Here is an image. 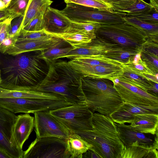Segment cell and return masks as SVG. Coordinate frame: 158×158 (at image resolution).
Here are the masks:
<instances>
[{
	"label": "cell",
	"mask_w": 158,
	"mask_h": 158,
	"mask_svg": "<svg viewBox=\"0 0 158 158\" xmlns=\"http://www.w3.org/2000/svg\"><path fill=\"white\" fill-rule=\"evenodd\" d=\"M42 50L6 56L0 61V87L12 90H35L47 75L49 62L40 56Z\"/></svg>",
	"instance_id": "obj_1"
},
{
	"label": "cell",
	"mask_w": 158,
	"mask_h": 158,
	"mask_svg": "<svg viewBox=\"0 0 158 158\" xmlns=\"http://www.w3.org/2000/svg\"><path fill=\"white\" fill-rule=\"evenodd\" d=\"M81 77L67 61L49 62L47 75L35 90L58 94L72 104L85 103Z\"/></svg>",
	"instance_id": "obj_2"
},
{
	"label": "cell",
	"mask_w": 158,
	"mask_h": 158,
	"mask_svg": "<svg viewBox=\"0 0 158 158\" xmlns=\"http://www.w3.org/2000/svg\"><path fill=\"white\" fill-rule=\"evenodd\" d=\"M93 130L75 133L91 144L99 158H119L124 148L115 123L109 116L93 113Z\"/></svg>",
	"instance_id": "obj_3"
},
{
	"label": "cell",
	"mask_w": 158,
	"mask_h": 158,
	"mask_svg": "<svg viewBox=\"0 0 158 158\" xmlns=\"http://www.w3.org/2000/svg\"><path fill=\"white\" fill-rule=\"evenodd\" d=\"M81 81L85 103L93 113L109 116L124 102L110 80L82 77Z\"/></svg>",
	"instance_id": "obj_4"
},
{
	"label": "cell",
	"mask_w": 158,
	"mask_h": 158,
	"mask_svg": "<svg viewBox=\"0 0 158 158\" xmlns=\"http://www.w3.org/2000/svg\"><path fill=\"white\" fill-rule=\"evenodd\" d=\"M95 33L96 37L112 43L127 48L141 50L148 39L143 32L125 22L101 24Z\"/></svg>",
	"instance_id": "obj_5"
},
{
	"label": "cell",
	"mask_w": 158,
	"mask_h": 158,
	"mask_svg": "<svg viewBox=\"0 0 158 158\" xmlns=\"http://www.w3.org/2000/svg\"><path fill=\"white\" fill-rule=\"evenodd\" d=\"M70 132L93 130V113L85 103L73 104L49 111Z\"/></svg>",
	"instance_id": "obj_6"
},
{
	"label": "cell",
	"mask_w": 158,
	"mask_h": 158,
	"mask_svg": "<svg viewBox=\"0 0 158 158\" xmlns=\"http://www.w3.org/2000/svg\"><path fill=\"white\" fill-rule=\"evenodd\" d=\"M65 100L28 98H0V107L16 114H34L69 106Z\"/></svg>",
	"instance_id": "obj_7"
},
{
	"label": "cell",
	"mask_w": 158,
	"mask_h": 158,
	"mask_svg": "<svg viewBox=\"0 0 158 158\" xmlns=\"http://www.w3.org/2000/svg\"><path fill=\"white\" fill-rule=\"evenodd\" d=\"M66 140L54 137L37 138L24 151L23 158H70Z\"/></svg>",
	"instance_id": "obj_8"
},
{
	"label": "cell",
	"mask_w": 158,
	"mask_h": 158,
	"mask_svg": "<svg viewBox=\"0 0 158 158\" xmlns=\"http://www.w3.org/2000/svg\"><path fill=\"white\" fill-rule=\"evenodd\" d=\"M17 116L0 107V149L10 158H23L24 151L14 137L13 127Z\"/></svg>",
	"instance_id": "obj_9"
},
{
	"label": "cell",
	"mask_w": 158,
	"mask_h": 158,
	"mask_svg": "<svg viewBox=\"0 0 158 158\" xmlns=\"http://www.w3.org/2000/svg\"><path fill=\"white\" fill-rule=\"evenodd\" d=\"M88 56L101 55L124 63L141 50L126 47L96 37L87 44Z\"/></svg>",
	"instance_id": "obj_10"
},
{
	"label": "cell",
	"mask_w": 158,
	"mask_h": 158,
	"mask_svg": "<svg viewBox=\"0 0 158 158\" xmlns=\"http://www.w3.org/2000/svg\"><path fill=\"white\" fill-rule=\"evenodd\" d=\"M34 114L36 138L54 137L65 140L67 139L69 131L49 111L36 112Z\"/></svg>",
	"instance_id": "obj_11"
},
{
	"label": "cell",
	"mask_w": 158,
	"mask_h": 158,
	"mask_svg": "<svg viewBox=\"0 0 158 158\" xmlns=\"http://www.w3.org/2000/svg\"><path fill=\"white\" fill-rule=\"evenodd\" d=\"M113 84L124 102L142 107L158 108V95L120 80Z\"/></svg>",
	"instance_id": "obj_12"
},
{
	"label": "cell",
	"mask_w": 158,
	"mask_h": 158,
	"mask_svg": "<svg viewBox=\"0 0 158 158\" xmlns=\"http://www.w3.org/2000/svg\"><path fill=\"white\" fill-rule=\"evenodd\" d=\"M68 65L81 77L105 79L112 82L123 73V68L100 65H82L67 62Z\"/></svg>",
	"instance_id": "obj_13"
},
{
	"label": "cell",
	"mask_w": 158,
	"mask_h": 158,
	"mask_svg": "<svg viewBox=\"0 0 158 158\" xmlns=\"http://www.w3.org/2000/svg\"><path fill=\"white\" fill-rule=\"evenodd\" d=\"M118 137L124 146L129 147L136 141L141 143L158 147V132L155 135L143 133L134 130L130 125L115 123Z\"/></svg>",
	"instance_id": "obj_14"
},
{
	"label": "cell",
	"mask_w": 158,
	"mask_h": 158,
	"mask_svg": "<svg viewBox=\"0 0 158 158\" xmlns=\"http://www.w3.org/2000/svg\"><path fill=\"white\" fill-rule=\"evenodd\" d=\"M143 114H158V108L144 107L124 102L109 116L115 123H131L136 116Z\"/></svg>",
	"instance_id": "obj_15"
},
{
	"label": "cell",
	"mask_w": 158,
	"mask_h": 158,
	"mask_svg": "<svg viewBox=\"0 0 158 158\" xmlns=\"http://www.w3.org/2000/svg\"><path fill=\"white\" fill-rule=\"evenodd\" d=\"M44 30L49 34L64 32L69 27L70 20L57 9L49 7L43 15Z\"/></svg>",
	"instance_id": "obj_16"
},
{
	"label": "cell",
	"mask_w": 158,
	"mask_h": 158,
	"mask_svg": "<svg viewBox=\"0 0 158 158\" xmlns=\"http://www.w3.org/2000/svg\"><path fill=\"white\" fill-rule=\"evenodd\" d=\"M60 39V38L50 35L41 39L18 42L5 54L15 55L29 51L44 50L54 45Z\"/></svg>",
	"instance_id": "obj_17"
},
{
	"label": "cell",
	"mask_w": 158,
	"mask_h": 158,
	"mask_svg": "<svg viewBox=\"0 0 158 158\" xmlns=\"http://www.w3.org/2000/svg\"><path fill=\"white\" fill-rule=\"evenodd\" d=\"M34 127V117L29 114L17 116L14 123L13 132L19 147L23 149L24 143L28 138Z\"/></svg>",
	"instance_id": "obj_18"
},
{
	"label": "cell",
	"mask_w": 158,
	"mask_h": 158,
	"mask_svg": "<svg viewBox=\"0 0 158 158\" xmlns=\"http://www.w3.org/2000/svg\"><path fill=\"white\" fill-rule=\"evenodd\" d=\"M122 69V74L117 78L119 80L158 95V83L151 81L123 66Z\"/></svg>",
	"instance_id": "obj_19"
},
{
	"label": "cell",
	"mask_w": 158,
	"mask_h": 158,
	"mask_svg": "<svg viewBox=\"0 0 158 158\" xmlns=\"http://www.w3.org/2000/svg\"><path fill=\"white\" fill-rule=\"evenodd\" d=\"M158 147L136 141L130 146H124L119 158H158Z\"/></svg>",
	"instance_id": "obj_20"
},
{
	"label": "cell",
	"mask_w": 158,
	"mask_h": 158,
	"mask_svg": "<svg viewBox=\"0 0 158 158\" xmlns=\"http://www.w3.org/2000/svg\"><path fill=\"white\" fill-rule=\"evenodd\" d=\"M130 125L134 130L140 132L155 135L158 132V114L137 115Z\"/></svg>",
	"instance_id": "obj_21"
},
{
	"label": "cell",
	"mask_w": 158,
	"mask_h": 158,
	"mask_svg": "<svg viewBox=\"0 0 158 158\" xmlns=\"http://www.w3.org/2000/svg\"><path fill=\"white\" fill-rule=\"evenodd\" d=\"M28 98L65 100L58 94L36 90L19 91L12 90L0 87V98Z\"/></svg>",
	"instance_id": "obj_22"
},
{
	"label": "cell",
	"mask_w": 158,
	"mask_h": 158,
	"mask_svg": "<svg viewBox=\"0 0 158 158\" xmlns=\"http://www.w3.org/2000/svg\"><path fill=\"white\" fill-rule=\"evenodd\" d=\"M66 142L70 158H82L83 154L93 147L91 144L74 132H70Z\"/></svg>",
	"instance_id": "obj_23"
},
{
	"label": "cell",
	"mask_w": 158,
	"mask_h": 158,
	"mask_svg": "<svg viewBox=\"0 0 158 158\" xmlns=\"http://www.w3.org/2000/svg\"><path fill=\"white\" fill-rule=\"evenodd\" d=\"M158 42L147 40L142 49L141 58L155 75L158 72Z\"/></svg>",
	"instance_id": "obj_24"
},
{
	"label": "cell",
	"mask_w": 158,
	"mask_h": 158,
	"mask_svg": "<svg viewBox=\"0 0 158 158\" xmlns=\"http://www.w3.org/2000/svg\"><path fill=\"white\" fill-rule=\"evenodd\" d=\"M69 62L82 65H97L123 68L122 62L107 58L103 55H96L72 59Z\"/></svg>",
	"instance_id": "obj_25"
},
{
	"label": "cell",
	"mask_w": 158,
	"mask_h": 158,
	"mask_svg": "<svg viewBox=\"0 0 158 158\" xmlns=\"http://www.w3.org/2000/svg\"><path fill=\"white\" fill-rule=\"evenodd\" d=\"M52 2L51 0H29L21 26V30L34 18L44 15Z\"/></svg>",
	"instance_id": "obj_26"
},
{
	"label": "cell",
	"mask_w": 158,
	"mask_h": 158,
	"mask_svg": "<svg viewBox=\"0 0 158 158\" xmlns=\"http://www.w3.org/2000/svg\"><path fill=\"white\" fill-rule=\"evenodd\" d=\"M74 48V47L67 42L60 38L59 41L52 46L42 50L40 56L48 62H52L60 58Z\"/></svg>",
	"instance_id": "obj_27"
},
{
	"label": "cell",
	"mask_w": 158,
	"mask_h": 158,
	"mask_svg": "<svg viewBox=\"0 0 158 158\" xmlns=\"http://www.w3.org/2000/svg\"><path fill=\"white\" fill-rule=\"evenodd\" d=\"M50 34L63 39L74 48L79 46L91 42L96 37L95 34H90L70 31H66L61 33Z\"/></svg>",
	"instance_id": "obj_28"
},
{
	"label": "cell",
	"mask_w": 158,
	"mask_h": 158,
	"mask_svg": "<svg viewBox=\"0 0 158 158\" xmlns=\"http://www.w3.org/2000/svg\"><path fill=\"white\" fill-rule=\"evenodd\" d=\"M126 23L129 24L143 32L148 39H158V23H152L144 22L136 18L123 16Z\"/></svg>",
	"instance_id": "obj_29"
},
{
	"label": "cell",
	"mask_w": 158,
	"mask_h": 158,
	"mask_svg": "<svg viewBox=\"0 0 158 158\" xmlns=\"http://www.w3.org/2000/svg\"><path fill=\"white\" fill-rule=\"evenodd\" d=\"M141 52L130 58L127 62L123 63V66L147 78L146 77V75H155L142 60L141 58Z\"/></svg>",
	"instance_id": "obj_30"
},
{
	"label": "cell",
	"mask_w": 158,
	"mask_h": 158,
	"mask_svg": "<svg viewBox=\"0 0 158 158\" xmlns=\"http://www.w3.org/2000/svg\"><path fill=\"white\" fill-rule=\"evenodd\" d=\"M70 20V26L65 31H70L95 34V31L101 25L100 23L95 22H77Z\"/></svg>",
	"instance_id": "obj_31"
},
{
	"label": "cell",
	"mask_w": 158,
	"mask_h": 158,
	"mask_svg": "<svg viewBox=\"0 0 158 158\" xmlns=\"http://www.w3.org/2000/svg\"><path fill=\"white\" fill-rule=\"evenodd\" d=\"M120 13L124 16L135 18L144 22L152 23H158V11L155 9L150 11L138 13Z\"/></svg>",
	"instance_id": "obj_32"
},
{
	"label": "cell",
	"mask_w": 158,
	"mask_h": 158,
	"mask_svg": "<svg viewBox=\"0 0 158 158\" xmlns=\"http://www.w3.org/2000/svg\"><path fill=\"white\" fill-rule=\"evenodd\" d=\"M50 35L44 30L38 31H30L22 29L16 36L17 42L43 39Z\"/></svg>",
	"instance_id": "obj_33"
},
{
	"label": "cell",
	"mask_w": 158,
	"mask_h": 158,
	"mask_svg": "<svg viewBox=\"0 0 158 158\" xmlns=\"http://www.w3.org/2000/svg\"><path fill=\"white\" fill-rule=\"evenodd\" d=\"M154 9L150 4L144 0H137L130 7L121 12L126 13L133 14L150 11Z\"/></svg>",
	"instance_id": "obj_34"
},
{
	"label": "cell",
	"mask_w": 158,
	"mask_h": 158,
	"mask_svg": "<svg viewBox=\"0 0 158 158\" xmlns=\"http://www.w3.org/2000/svg\"><path fill=\"white\" fill-rule=\"evenodd\" d=\"M66 3H72L98 9H110V6L97 0H64Z\"/></svg>",
	"instance_id": "obj_35"
},
{
	"label": "cell",
	"mask_w": 158,
	"mask_h": 158,
	"mask_svg": "<svg viewBox=\"0 0 158 158\" xmlns=\"http://www.w3.org/2000/svg\"><path fill=\"white\" fill-rule=\"evenodd\" d=\"M43 15H41L34 18L22 29L30 31H38L44 30Z\"/></svg>",
	"instance_id": "obj_36"
},
{
	"label": "cell",
	"mask_w": 158,
	"mask_h": 158,
	"mask_svg": "<svg viewBox=\"0 0 158 158\" xmlns=\"http://www.w3.org/2000/svg\"><path fill=\"white\" fill-rule=\"evenodd\" d=\"M114 11L121 12L130 7L137 0H107Z\"/></svg>",
	"instance_id": "obj_37"
},
{
	"label": "cell",
	"mask_w": 158,
	"mask_h": 158,
	"mask_svg": "<svg viewBox=\"0 0 158 158\" xmlns=\"http://www.w3.org/2000/svg\"><path fill=\"white\" fill-rule=\"evenodd\" d=\"M29 0H17L7 7L19 16L24 15Z\"/></svg>",
	"instance_id": "obj_38"
},
{
	"label": "cell",
	"mask_w": 158,
	"mask_h": 158,
	"mask_svg": "<svg viewBox=\"0 0 158 158\" xmlns=\"http://www.w3.org/2000/svg\"><path fill=\"white\" fill-rule=\"evenodd\" d=\"M24 16L20 15L12 20L8 36L13 37L18 35L21 30V26L23 19Z\"/></svg>",
	"instance_id": "obj_39"
},
{
	"label": "cell",
	"mask_w": 158,
	"mask_h": 158,
	"mask_svg": "<svg viewBox=\"0 0 158 158\" xmlns=\"http://www.w3.org/2000/svg\"><path fill=\"white\" fill-rule=\"evenodd\" d=\"M16 18L12 17L2 21L0 25V46L9 35L12 20Z\"/></svg>",
	"instance_id": "obj_40"
},
{
	"label": "cell",
	"mask_w": 158,
	"mask_h": 158,
	"mask_svg": "<svg viewBox=\"0 0 158 158\" xmlns=\"http://www.w3.org/2000/svg\"><path fill=\"white\" fill-rule=\"evenodd\" d=\"M17 36H8L2 42L0 46V53L5 54L6 51L13 47L16 44Z\"/></svg>",
	"instance_id": "obj_41"
},
{
	"label": "cell",
	"mask_w": 158,
	"mask_h": 158,
	"mask_svg": "<svg viewBox=\"0 0 158 158\" xmlns=\"http://www.w3.org/2000/svg\"><path fill=\"white\" fill-rule=\"evenodd\" d=\"M19 16L7 8L0 10V21H3L12 17H16Z\"/></svg>",
	"instance_id": "obj_42"
},
{
	"label": "cell",
	"mask_w": 158,
	"mask_h": 158,
	"mask_svg": "<svg viewBox=\"0 0 158 158\" xmlns=\"http://www.w3.org/2000/svg\"><path fill=\"white\" fill-rule=\"evenodd\" d=\"M99 158L95 153L91 149H89L82 155V158Z\"/></svg>",
	"instance_id": "obj_43"
},
{
	"label": "cell",
	"mask_w": 158,
	"mask_h": 158,
	"mask_svg": "<svg viewBox=\"0 0 158 158\" xmlns=\"http://www.w3.org/2000/svg\"><path fill=\"white\" fill-rule=\"evenodd\" d=\"M150 4L157 11H158V0H149Z\"/></svg>",
	"instance_id": "obj_44"
},
{
	"label": "cell",
	"mask_w": 158,
	"mask_h": 158,
	"mask_svg": "<svg viewBox=\"0 0 158 158\" xmlns=\"http://www.w3.org/2000/svg\"><path fill=\"white\" fill-rule=\"evenodd\" d=\"M0 158H10V157L4 152L0 149Z\"/></svg>",
	"instance_id": "obj_45"
},
{
	"label": "cell",
	"mask_w": 158,
	"mask_h": 158,
	"mask_svg": "<svg viewBox=\"0 0 158 158\" xmlns=\"http://www.w3.org/2000/svg\"><path fill=\"white\" fill-rule=\"evenodd\" d=\"M5 3L6 7L7 8L9 5L12 0H1Z\"/></svg>",
	"instance_id": "obj_46"
},
{
	"label": "cell",
	"mask_w": 158,
	"mask_h": 158,
	"mask_svg": "<svg viewBox=\"0 0 158 158\" xmlns=\"http://www.w3.org/2000/svg\"><path fill=\"white\" fill-rule=\"evenodd\" d=\"M6 8L4 3L2 0H0V10Z\"/></svg>",
	"instance_id": "obj_47"
},
{
	"label": "cell",
	"mask_w": 158,
	"mask_h": 158,
	"mask_svg": "<svg viewBox=\"0 0 158 158\" xmlns=\"http://www.w3.org/2000/svg\"><path fill=\"white\" fill-rule=\"evenodd\" d=\"M97 0L98 1H100V2H102L103 3H105L106 4H107V5L110 6L109 4H108V2H107V0Z\"/></svg>",
	"instance_id": "obj_48"
},
{
	"label": "cell",
	"mask_w": 158,
	"mask_h": 158,
	"mask_svg": "<svg viewBox=\"0 0 158 158\" xmlns=\"http://www.w3.org/2000/svg\"><path fill=\"white\" fill-rule=\"evenodd\" d=\"M17 0H12L10 5L12 4L15 3Z\"/></svg>",
	"instance_id": "obj_49"
},
{
	"label": "cell",
	"mask_w": 158,
	"mask_h": 158,
	"mask_svg": "<svg viewBox=\"0 0 158 158\" xmlns=\"http://www.w3.org/2000/svg\"><path fill=\"white\" fill-rule=\"evenodd\" d=\"M2 81V78L1 77V71L0 70V83Z\"/></svg>",
	"instance_id": "obj_50"
},
{
	"label": "cell",
	"mask_w": 158,
	"mask_h": 158,
	"mask_svg": "<svg viewBox=\"0 0 158 158\" xmlns=\"http://www.w3.org/2000/svg\"><path fill=\"white\" fill-rule=\"evenodd\" d=\"M4 21V20H3ZM3 21H0V24H1V23Z\"/></svg>",
	"instance_id": "obj_51"
}]
</instances>
